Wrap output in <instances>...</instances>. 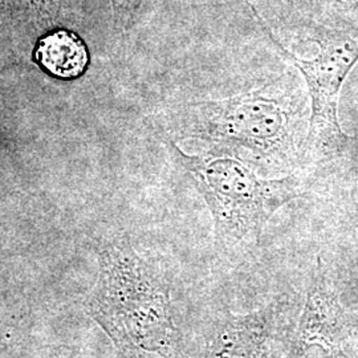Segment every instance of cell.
<instances>
[{
  "mask_svg": "<svg viewBox=\"0 0 358 358\" xmlns=\"http://www.w3.org/2000/svg\"><path fill=\"white\" fill-rule=\"evenodd\" d=\"M183 166L205 196L215 223L217 241L245 243L259 238L271 215L297 196L294 176L262 179L234 152L213 148L187 155L176 148Z\"/></svg>",
  "mask_w": 358,
  "mask_h": 358,
  "instance_id": "cell-1",
  "label": "cell"
},
{
  "mask_svg": "<svg viewBox=\"0 0 358 358\" xmlns=\"http://www.w3.org/2000/svg\"><path fill=\"white\" fill-rule=\"evenodd\" d=\"M183 137L242 149L262 159H287L294 148L297 112L292 100L269 92L267 85L222 100L187 103Z\"/></svg>",
  "mask_w": 358,
  "mask_h": 358,
  "instance_id": "cell-2",
  "label": "cell"
},
{
  "mask_svg": "<svg viewBox=\"0 0 358 358\" xmlns=\"http://www.w3.org/2000/svg\"><path fill=\"white\" fill-rule=\"evenodd\" d=\"M319 53L310 60L296 57L276 45L300 71L310 97L307 149L340 152L349 137L338 121L340 92L353 66L358 63V32H329L316 38Z\"/></svg>",
  "mask_w": 358,
  "mask_h": 358,
  "instance_id": "cell-3",
  "label": "cell"
},
{
  "mask_svg": "<svg viewBox=\"0 0 358 358\" xmlns=\"http://www.w3.org/2000/svg\"><path fill=\"white\" fill-rule=\"evenodd\" d=\"M36 57L41 65L55 76L77 77L88 64V52L76 35L57 31L38 44Z\"/></svg>",
  "mask_w": 358,
  "mask_h": 358,
  "instance_id": "cell-4",
  "label": "cell"
}]
</instances>
